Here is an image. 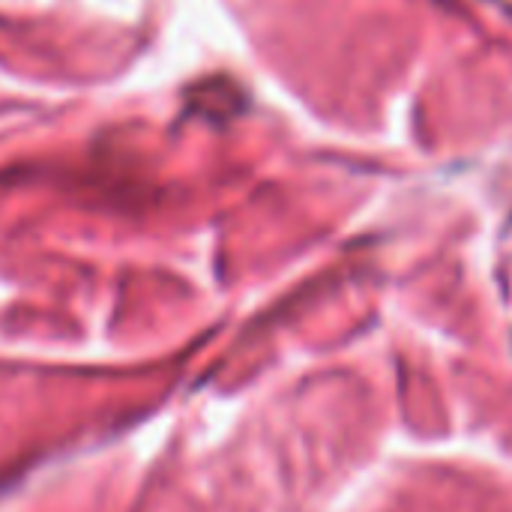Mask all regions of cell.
<instances>
[{
    "label": "cell",
    "mask_w": 512,
    "mask_h": 512,
    "mask_svg": "<svg viewBox=\"0 0 512 512\" xmlns=\"http://www.w3.org/2000/svg\"><path fill=\"white\" fill-rule=\"evenodd\" d=\"M186 108H189V114H195L201 120L222 123L243 111V90L231 78L213 75L186 90Z\"/></svg>",
    "instance_id": "6da1fadb"
}]
</instances>
